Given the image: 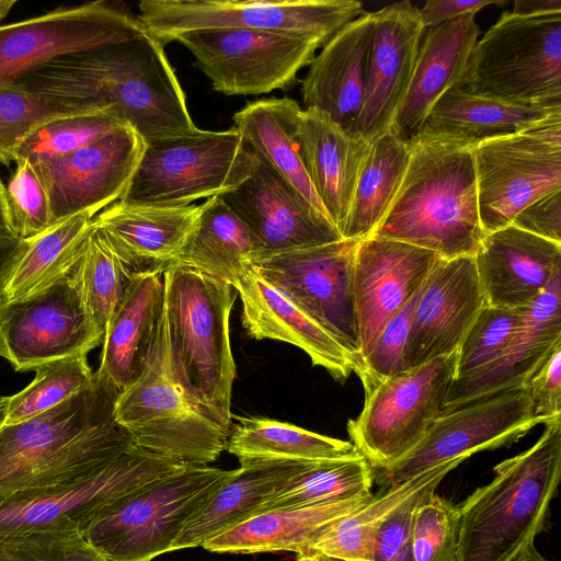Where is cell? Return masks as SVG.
<instances>
[{"label": "cell", "instance_id": "cell-1", "mask_svg": "<svg viewBox=\"0 0 561 561\" xmlns=\"http://www.w3.org/2000/svg\"><path fill=\"white\" fill-rule=\"evenodd\" d=\"M11 83L112 112L145 145L198 129L163 45L147 31L128 41L58 57Z\"/></svg>", "mask_w": 561, "mask_h": 561}, {"label": "cell", "instance_id": "cell-2", "mask_svg": "<svg viewBox=\"0 0 561 561\" xmlns=\"http://www.w3.org/2000/svg\"><path fill=\"white\" fill-rule=\"evenodd\" d=\"M116 397L94 374L57 407L0 426V504L80 477L131 447L113 416Z\"/></svg>", "mask_w": 561, "mask_h": 561}, {"label": "cell", "instance_id": "cell-3", "mask_svg": "<svg viewBox=\"0 0 561 561\" xmlns=\"http://www.w3.org/2000/svg\"><path fill=\"white\" fill-rule=\"evenodd\" d=\"M459 507L458 561H517L546 530L561 478V417Z\"/></svg>", "mask_w": 561, "mask_h": 561}, {"label": "cell", "instance_id": "cell-4", "mask_svg": "<svg viewBox=\"0 0 561 561\" xmlns=\"http://www.w3.org/2000/svg\"><path fill=\"white\" fill-rule=\"evenodd\" d=\"M472 148L413 141L396 198L373 236L434 252L443 260L474 255L484 237Z\"/></svg>", "mask_w": 561, "mask_h": 561}, {"label": "cell", "instance_id": "cell-5", "mask_svg": "<svg viewBox=\"0 0 561 561\" xmlns=\"http://www.w3.org/2000/svg\"><path fill=\"white\" fill-rule=\"evenodd\" d=\"M168 348L174 374L192 400L231 431L236 378L229 319L232 286L179 264L163 273Z\"/></svg>", "mask_w": 561, "mask_h": 561}, {"label": "cell", "instance_id": "cell-6", "mask_svg": "<svg viewBox=\"0 0 561 561\" xmlns=\"http://www.w3.org/2000/svg\"><path fill=\"white\" fill-rule=\"evenodd\" d=\"M113 416L135 446L184 465H208L227 449L230 431L192 400L174 374L164 308L147 364L117 394Z\"/></svg>", "mask_w": 561, "mask_h": 561}, {"label": "cell", "instance_id": "cell-7", "mask_svg": "<svg viewBox=\"0 0 561 561\" xmlns=\"http://www.w3.org/2000/svg\"><path fill=\"white\" fill-rule=\"evenodd\" d=\"M233 470L183 465L115 503L82 534L106 561H151L171 551Z\"/></svg>", "mask_w": 561, "mask_h": 561}, {"label": "cell", "instance_id": "cell-8", "mask_svg": "<svg viewBox=\"0 0 561 561\" xmlns=\"http://www.w3.org/2000/svg\"><path fill=\"white\" fill-rule=\"evenodd\" d=\"M458 87L520 107H561V12L504 11L478 39Z\"/></svg>", "mask_w": 561, "mask_h": 561}, {"label": "cell", "instance_id": "cell-9", "mask_svg": "<svg viewBox=\"0 0 561 561\" xmlns=\"http://www.w3.org/2000/svg\"><path fill=\"white\" fill-rule=\"evenodd\" d=\"M255 154L233 127L145 146L126 194L133 204L186 206L238 187L254 170Z\"/></svg>", "mask_w": 561, "mask_h": 561}, {"label": "cell", "instance_id": "cell-10", "mask_svg": "<svg viewBox=\"0 0 561 561\" xmlns=\"http://www.w3.org/2000/svg\"><path fill=\"white\" fill-rule=\"evenodd\" d=\"M138 19L163 46L182 34L248 28L304 37L323 46L365 13L355 0H142Z\"/></svg>", "mask_w": 561, "mask_h": 561}, {"label": "cell", "instance_id": "cell-11", "mask_svg": "<svg viewBox=\"0 0 561 561\" xmlns=\"http://www.w3.org/2000/svg\"><path fill=\"white\" fill-rule=\"evenodd\" d=\"M484 233L512 224L537 199L561 190V113L472 148Z\"/></svg>", "mask_w": 561, "mask_h": 561}, {"label": "cell", "instance_id": "cell-12", "mask_svg": "<svg viewBox=\"0 0 561 561\" xmlns=\"http://www.w3.org/2000/svg\"><path fill=\"white\" fill-rule=\"evenodd\" d=\"M457 351L405 369L365 393L360 413L347 422L351 443L379 471L423 438L455 379Z\"/></svg>", "mask_w": 561, "mask_h": 561}, {"label": "cell", "instance_id": "cell-13", "mask_svg": "<svg viewBox=\"0 0 561 561\" xmlns=\"http://www.w3.org/2000/svg\"><path fill=\"white\" fill-rule=\"evenodd\" d=\"M184 463L135 445L65 483L0 504V535L48 528L83 530L122 499Z\"/></svg>", "mask_w": 561, "mask_h": 561}, {"label": "cell", "instance_id": "cell-14", "mask_svg": "<svg viewBox=\"0 0 561 561\" xmlns=\"http://www.w3.org/2000/svg\"><path fill=\"white\" fill-rule=\"evenodd\" d=\"M543 422L534 414L526 388L496 392L437 416L419 444L379 471L383 488L399 485L444 465L458 467L476 453L511 445Z\"/></svg>", "mask_w": 561, "mask_h": 561}, {"label": "cell", "instance_id": "cell-15", "mask_svg": "<svg viewBox=\"0 0 561 561\" xmlns=\"http://www.w3.org/2000/svg\"><path fill=\"white\" fill-rule=\"evenodd\" d=\"M195 58L213 88L226 95H259L290 87L319 43L248 28H215L175 38Z\"/></svg>", "mask_w": 561, "mask_h": 561}, {"label": "cell", "instance_id": "cell-16", "mask_svg": "<svg viewBox=\"0 0 561 561\" xmlns=\"http://www.w3.org/2000/svg\"><path fill=\"white\" fill-rule=\"evenodd\" d=\"M360 240L286 251L259 260L261 276L295 301L359 366V336L354 298V266Z\"/></svg>", "mask_w": 561, "mask_h": 561}, {"label": "cell", "instance_id": "cell-17", "mask_svg": "<svg viewBox=\"0 0 561 561\" xmlns=\"http://www.w3.org/2000/svg\"><path fill=\"white\" fill-rule=\"evenodd\" d=\"M145 32L126 5L105 0L59 7L0 25V85L58 57L128 41Z\"/></svg>", "mask_w": 561, "mask_h": 561}, {"label": "cell", "instance_id": "cell-18", "mask_svg": "<svg viewBox=\"0 0 561 561\" xmlns=\"http://www.w3.org/2000/svg\"><path fill=\"white\" fill-rule=\"evenodd\" d=\"M0 336L16 371L87 354L103 334L88 313L71 273L26 299L0 306Z\"/></svg>", "mask_w": 561, "mask_h": 561}, {"label": "cell", "instance_id": "cell-19", "mask_svg": "<svg viewBox=\"0 0 561 561\" xmlns=\"http://www.w3.org/2000/svg\"><path fill=\"white\" fill-rule=\"evenodd\" d=\"M145 146L130 127L122 126L70 154L32 163L46 186L54 224L79 214L93 218L119 201Z\"/></svg>", "mask_w": 561, "mask_h": 561}, {"label": "cell", "instance_id": "cell-20", "mask_svg": "<svg viewBox=\"0 0 561 561\" xmlns=\"http://www.w3.org/2000/svg\"><path fill=\"white\" fill-rule=\"evenodd\" d=\"M253 173L220 195L247 225L261 257L342 240L335 226L304 199L270 164L256 157Z\"/></svg>", "mask_w": 561, "mask_h": 561}, {"label": "cell", "instance_id": "cell-21", "mask_svg": "<svg viewBox=\"0 0 561 561\" xmlns=\"http://www.w3.org/2000/svg\"><path fill=\"white\" fill-rule=\"evenodd\" d=\"M484 305L474 256L440 259L416 300L403 370L455 353Z\"/></svg>", "mask_w": 561, "mask_h": 561}, {"label": "cell", "instance_id": "cell-22", "mask_svg": "<svg viewBox=\"0 0 561 561\" xmlns=\"http://www.w3.org/2000/svg\"><path fill=\"white\" fill-rule=\"evenodd\" d=\"M374 15L365 96L355 129L370 144L392 128L425 32L420 9L410 1L389 4Z\"/></svg>", "mask_w": 561, "mask_h": 561}, {"label": "cell", "instance_id": "cell-23", "mask_svg": "<svg viewBox=\"0 0 561 561\" xmlns=\"http://www.w3.org/2000/svg\"><path fill=\"white\" fill-rule=\"evenodd\" d=\"M439 260L432 251L388 238L360 240L354 266L359 364L383 325L422 287Z\"/></svg>", "mask_w": 561, "mask_h": 561}, {"label": "cell", "instance_id": "cell-24", "mask_svg": "<svg viewBox=\"0 0 561 561\" xmlns=\"http://www.w3.org/2000/svg\"><path fill=\"white\" fill-rule=\"evenodd\" d=\"M561 345V274L525 308L513 337L488 367L476 375L454 379L442 413L473 400L527 382L551 353Z\"/></svg>", "mask_w": 561, "mask_h": 561}, {"label": "cell", "instance_id": "cell-25", "mask_svg": "<svg viewBox=\"0 0 561 561\" xmlns=\"http://www.w3.org/2000/svg\"><path fill=\"white\" fill-rule=\"evenodd\" d=\"M473 256L486 306L526 308L561 274V243L513 225L485 233Z\"/></svg>", "mask_w": 561, "mask_h": 561}, {"label": "cell", "instance_id": "cell-26", "mask_svg": "<svg viewBox=\"0 0 561 561\" xmlns=\"http://www.w3.org/2000/svg\"><path fill=\"white\" fill-rule=\"evenodd\" d=\"M374 31V12L344 25L314 55L301 87L305 110L328 115L353 136L365 96Z\"/></svg>", "mask_w": 561, "mask_h": 561}, {"label": "cell", "instance_id": "cell-27", "mask_svg": "<svg viewBox=\"0 0 561 561\" xmlns=\"http://www.w3.org/2000/svg\"><path fill=\"white\" fill-rule=\"evenodd\" d=\"M242 304V325L255 340H275L304 351L312 365L343 382L356 363L342 345L295 301L264 279L255 265L232 286Z\"/></svg>", "mask_w": 561, "mask_h": 561}, {"label": "cell", "instance_id": "cell-28", "mask_svg": "<svg viewBox=\"0 0 561 561\" xmlns=\"http://www.w3.org/2000/svg\"><path fill=\"white\" fill-rule=\"evenodd\" d=\"M199 205L159 206L117 201L92 219L133 274L173 265L199 215Z\"/></svg>", "mask_w": 561, "mask_h": 561}, {"label": "cell", "instance_id": "cell-29", "mask_svg": "<svg viewBox=\"0 0 561 561\" xmlns=\"http://www.w3.org/2000/svg\"><path fill=\"white\" fill-rule=\"evenodd\" d=\"M297 138L312 187L342 236L371 144L347 134L328 115L316 110L301 111Z\"/></svg>", "mask_w": 561, "mask_h": 561}, {"label": "cell", "instance_id": "cell-30", "mask_svg": "<svg viewBox=\"0 0 561 561\" xmlns=\"http://www.w3.org/2000/svg\"><path fill=\"white\" fill-rule=\"evenodd\" d=\"M476 15H465L425 30L411 82L391 130L410 142L437 101L458 87L479 39Z\"/></svg>", "mask_w": 561, "mask_h": 561}, {"label": "cell", "instance_id": "cell-31", "mask_svg": "<svg viewBox=\"0 0 561 561\" xmlns=\"http://www.w3.org/2000/svg\"><path fill=\"white\" fill-rule=\"evenodd\" d=\"M163 308L162 274H135L107 323L94 373L117 394L142 373Z\"/></svg>", "mask_w": 561, "mask_h": 561}, {"label": "cell", "instance_id": "cell-32", "mask_svg": "<svg viewBox=\"0 0 561 561\" xmlns=\"http://www.w3.org/2000/svg\"><path fill=\"white\" fill-rule=\"evenodd\" d=\"M311 462H240V468L233 470L209 504L186 524L173 542L171 551L202 546L207 539L254 516L265 502L285 489Z\"/></svg>", "mask_w": 561, "mask_h": 561}, {"label": "cell", "instance_id": "cell-33", "mask_svg": "<svg viewBox=\"0 0 561 561\" xmlns=\"http://www.w3.org/2000/svg\"><path fill=\"white\" fill-rule=\"evenodd\" d=\"M373 495L369 492L334 503L259 513L207 539L202 547L217 553L290 551L298 556L318 531L358 510Z\"/></svg>", "mask_w": 561, "mask_h": 561}, {"label": "cell", "instance_id": "cell-34", "mask_svg": "<svg viewBox=\"0 0 561 561\" xmlns=\"http://www.w3.org/2000/svg\"><path fill=\"white\" fill-rule=\"evenodd\" d=\"M301 111L299 104L289 98L253 101L234 113V128L256 157L270 164L311 207L330 220L300 158L297 130Z\"/></svg>", "mask_w": 561, "mask_h": 561}, {"label": "cell", "instance_id": "cell-35", "mask_svg": "<svg viewBox=\"0 0 561 561\" xmlns=\"http://www.w3.org/2000/svg\"><path fill=\"white\" fill-rule=\"evenodd\" d=\"M557 113L561 107H520L454 87L433 106L411 142L447 141L474 147Z\"/></svg>", "mask_w": 561, "mask_h": 561}, {"label": "cell", "instance_id": "cell-36", "mask_svg": "<svg viewBox=\"0 0 561 561\" xmlns=\"http://www.w3.org/2000/svg\"><path fill=\"white\" fill-rule=\"evenodd\" d=\"M199 208L196 224L174 264L233 286L260 260L259 243L220 196L207 198Z\"/></svg>", "mask_w": 561, "mask_h": 561}, {"label": "cell", "instance_id": "cell-37", "mask_svg": "<svg viewBox=\"0 0 561 561\" xmlns=\"http://www.w3.org/2000/svg\"><path fill=\"white\" fill-rule=\"evenodd\" d=\"M92 219L79 214L26 239L0 288V306L34 296L68 276L85 250Z\"/></svg>", "mask_w": 561, "mask_h": 561}, {"label": "cell", "instance_id": "cell-38", "mask_svg": "<svg viewBox=\"0 0 561 561\" xmlns=\"http://www.w3.org/2000/svg\"><path fill=\"white\" fill-rule=\"evenodd\" d=\"M456 466L444 465L405 482L383 488L358 510L323 527L298 556L324 554L348 561H371V546L383 520L419 491L438 486Z\"/></svg>", "mask_w": 561, "mask_h": 561}, {"label": "cell", "instance_id": "cell-39", "mask_svg": "<svg viewBox=\"0 0 561 561\" xmlns=\"http://www.w3.org/2000/svg\"><path fill=\"white\" fill-rule=\"evenodd\" d=\"M227 450L239 462L255 460L319 461L359 454L350 440L321 435L267 417H239Z\"/></svg>", "mask_w": 561, "mask_h": 561}, {"label": "cell", "instance_id": "cell-40", "mask_svg": "<svg viewBox=\"0 0 561 561\" xmlns=\"http://www.w3.org/2000/svg\"><path fill=\"white\" fill-rule=\"evenodd\" d=\"M411 144L391 129L371 144L352 199L343 239L373 236L389 211L404 178Z\"/></svg>", "mask_w": 561, "mask_h": 561}, {"label": "cell", "instance_id": "cell-41", "mask_svg": "<svg viewBox=\"0 0 561 561\" xmlns=\"http://www.w3.org/2000/svg\"><path fill=\"white\" fill-rule=\"evenodd\" d=\"M373 482V468L360 454L312 461L256 514L344 501L369 493Z\"/></svg>", "mask_w": 561, "mask_h": 561}, {"label": "cell", "instance_id": "cell-42", "mask_svg": "<svg viewBox=\"0 0 561 561\" xmlns=\"http://www.w3.org/2000/svg\"><path fill=\"white\" fill-rule=\"evenodd\" d=\"M95 112L106 111L15 83L0 85V163L10 167L19 146L39 127L59 118Z\"/></svg>", "mask_w": 561, "mask_h": 561}, {"label": "cell", "instance_id": "cell-43", "mask_svg": "<svg viewBox=\"0 0 561 561\" xmlns=\"http://www.w3.org/2000/svg\"><path fill=\"white\" fill-rule=\"evenodd\" d=\"M134 275L91 222L85 250L71 277L88 313L103 336Z\"/></svg>", "mask_w": 561, "mask_h": 561}, {"label": "cell", "instance_id": "cell-44", "mask_svg": "<svg viewBox=\"0 0 561 561\" xmlns=\"http://www.w3.org/2000/svg\"><path fill=\"white\" fill-rule=\"evenodd\" d=\"M35 378L20 392L9 397L4 424H16L44 413L94 380L87 354L55 359L35 369Z\"/></svg>", "mask_w": 561, "mask_h": 561}, {"label": "cell", "instance_id": "cell-45", "mask_svg": "<svg viewBox=\"0 0 561 561\" xmlns=\"http://www.w3.org/2000/svg\"><path fill=\"white\" fill-rule=\"evenodd\" d=\"M125 125L112 112H95L50 122L26 137L15 151L14 163H31L70 154Z\"/></svg>", "mask_w": 561, "mask_h": 561}, {"label": "cell", "instance_id": "cell-46", "mask_svg": "<svg viewBox=\"0 0 561 561\" xmlns=\"http://www.w3.org/2000/svg\"><path fill=\"white\" fill-rule=\"evenodd\" d=\"M524 311L484 305L457 350L455 379L471 377L493 363L516 332Z\"/></svg>", "mask_w": 561, "mask_h": 561}, {"label": "cell", "instance_id": "cell-47", "mask_svg": "<svg viewBox=\"0 0 561 561\" xmlns=\"http://www.w3.org/2000/svg\"><path fill=\"white\" fill-rule=\"evenodd\" d=\"M459 507L427 493L417 504L412 525L414 561H458Z\"/></svg>", "mask_w": 561, "mask_h": 561}, {"label": "cell", "instance_id": "cell-48", "mask_svg": "<svg viewBox=\"0 0 561 561\" xmlns=\"http://www.w3.org/2000/svg\"><path fill=\"white\" fill-rule=\"evenodd\" d=\"M0 561H106L79 529L48 528L0 535Z\"/></svg>", "mask_w": 561, "mask_h": 561}, {"label": "cell", "instance_id": "cell-49", "mask_svg": "<svg viewBox=\"0 0 561 561\" xmlns=\"http://www.w3.org/2000/svg\"><path fill=\"white\" fill-rule=\"evenodd\" d=\"M16 168L5 192L13 228L19 239L34 238L55 224L46 186L36 168L26 160Z\"/></svg>", "mask_w": 561, "mask_h": 561}, {"label": "cell", "instance_id": "cell-50", "mask_svg": "<svg viewBox=\"0 0 561 561\" xmlns=\"http://www.w3.org/2000/svg\"><path fill=\"white\" fill-rule=\"evenodd\" d=\"M421 288L383 325L362 358L356 375L362 380L365 393L386 379L403 371V353Z\"/></svg>", "mask_w": 561, "mask_h": 561}, {"label": "cell", "instance_id": "cell-51", "mask_svg": "<svg viewBox=\"0 0 561 561\" xmlns=\"http://www.w3.org/2000/svg\"><path fill=\"white\" fill-rule=\"evenodd\" d=\"M436 486L419 491L393 511L380 525L371 546V561H414L412 525L417 504Z\"/></svg>", "mask_w": 561, "mask_h": 561}, {"label": "cell", "instance_id": "cell-52", "mask_svg": "<svg viewBox=\"0 0 561 561\" xmlns=\"http://www.w3.org/2000/svg\"><path fill=\"white\" fill-rule=\"evenodd\" d=\"M534 414L543 425L561 417V345H559L527 382Z\"/></svg>", "mask_w": 561, "mask_h": 561}, {"label": "cell", "instance_id": "cell-53", "mask_svg": "<svg viewBox=\"0 0 561 561\" xmlns=\"http://www.w3.org/2000/svg\"><path fill=\"white\" fill-rule=\"evenodd\" d=\"M511 225L549 241L561 243V190L523 208Z\"/></svg>", "mask_w": 561, "mask_h": 561}, {"label": "cell", "instance_id": "cell-54", "mask_svg": "<svg viewBox=\"0 0 561 561\" xmlns=\"http://www.w3.org/2000/svg\"><path fill=\"white\" fill-rule=\"evenodd\" d=\"M505 4L506 0H431L420 9V15L424 28L428 30L465 15H476L489 5Z\"/></svg>", "mask_w": 561, "mask_h": 561}, {"label": "cell", "instance_id": "cell-55", "mask_svg": "<svg viewBox=\"0 0 561 561\" xmlns=\"http://www.w3.org/2000/svg\"><path fill=\"white\" fill-rule=\"evenodd\" d=\"M561 12V0H516L512 13L517 15H540Z\"/></svg>", "mask_w": 561, "mask_h": 561}, {"label": "cell", "instance_id": "cell-56", "mask_svg": "<svg viewBox=\"0 0 561 561\" xmlns=\"http://www.w3.org/2000/svg\"><path fill=\"white\" fill-rule=\"evenodd\" d=\"M26 242L19 238L0 242V288L14 262L26 247Z\"/></svg>", "mask_w": 561, "mask_h": 561}, {"label": "cell", "instance_id": "cell-57", "mask_svg": "<svg viewBox=\"0 0 561 561\" xmlns=\"http://www.w3.org/2000/svg\"><path fill=\"white\" fill-rule=\"evenodd\" d=\"M16 238L8 205L5 185L0 179V242Z\"/></svg>", "mask_w": 561, "mask_h": 561}, {"label": "cell", "instance_id": "cell-58", "mask_svg": "<svg viewBox=\"0 0 561 561\" xmlns=\"http://www.w3.org/2000/svg\"><path fill=\"white\" fill-rule=\"evenodd\" d=\"M298 561H348L324 554L297 556Z\"/></svg>", "mask_w": 561, "mask_h": 561}, {"label": "cell", "instance_id": "cell-59", "mask_svg": "<svg viewBox=\"0 0 561 561\" xmlns=\"http://www.w3.org/2000/svg\"><path fill=\"white\" fill-rule=\"evenodd\" d=\"M517 561H548L546 560L533 546L528 551H526Z\"/></svg>", "mask_w": 561, "mask_h": 561}, {"label": "cell", "instance_id": "cell-60", "mask_svg": "<svg viewBox=\"0 0 561 561\" xmlns=\"http://www.w3.org/2000/svg\"><path fill=\"white\" fill-rule=\"evenodd\" d=\"M16 0H0V22L9 14Z\"/></svg>", "mask_w": 561, "mask_h": 561}, {"label": "cell", "instance_id": "cell-61", "mask_svg": "<svg viewBox=\"0 0 561 561\" xmlns=\"http://www.w3.org/2000/svg\"><path fill=\"white\" fill-rule=\"evenodd\" d=\"M9 397L0 396V426L4 424Z\"/></svg>", "mask_w": 561, "mask_h": 561}, {"label": "cell", "instance_id": "cell-62", "mask_svg": "<svg viewBox=\"0 0 561 561\" xmlns=\"http://www.w3.org/2000/svg\"><path fill=\"white\" fill-rule=\"evenodd\" d=\"M0 357L9 360V352H8L5 343L1 336H0Z\"/></svg>", "mask_w": 561, "mask_h": 561}]
</instances>
